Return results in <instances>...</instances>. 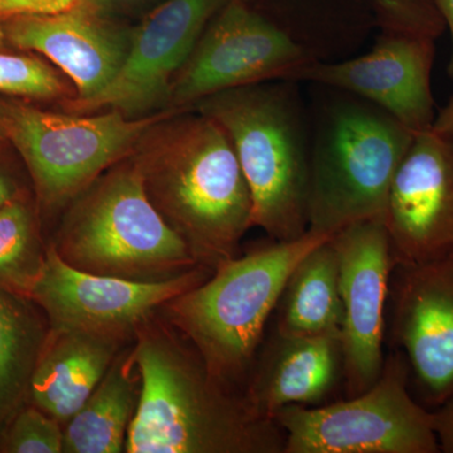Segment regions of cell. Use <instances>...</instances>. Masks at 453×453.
<instances>
[{"mask_svg": "<svg viewBox=\"0 0 453 453\" xmlns=\"http://www.w3.org/2000/svg\"><path fill=\"white\" fill-rule=\"evenodd\" d=\"M49 242H44L38 210L27 196L0 208V288L31 296L46 264Z\"/></svg>", "mask_w": 453, "mask_h": 453, "instance_id": "cell-22", "label": "cell"}, {"mask_svg": "<svg viewBox=\"0 0 453 453\" xmlns=\"http://www.w3.org/2000/svg\"><path fill=\"white\" fill-rule=\"evenodd\" d=\"M211 273L210 268L201 266L155 282L94 275L65 264L49 242L46 264L29 297L47 316L50 327L133 342L139 327L164 303L199 285Z\"/></svg>", "mask_w": 453, "mask_h": 453, "instance_id": "cell-12", "label": "cell"}, {"mask_svg": "<svg viewBox=\"0 0 453 453\" xmlns=\"http://www.w3.org/2000/svg\"><path fill=\"white\" fill-rule=\"evenodd\" d=\"M333 235L308 231L297 240L262 243L220 264L159 312L195 345L219 380L243 392L288 276Z\"/></svg>", "mask_w": 453, "mask_h": 453, "instance_id": "cell-3", "label": "cell"}, {"mask_svg": "<svg viewBox=\"0 0 453 453\" xmlns=\"http://www.w3.org/2000/svg\"><path fill=\"white\" fill-rule=\"evenodd\" d=\"M133 342L50 327L33 372L28 404L65 427L105 377L118 354Z\"/></svg>", "mask_w": 453, "mask_h": 453, "instance_id": "cell-18", "label": "cell"}, {"mask_svg": "<svg viewBox=\"0 0 453 453\" xmlns=\"http://www.w3.org/2000/svg\"><path fill=\"white\" fill-rule=\"evenodd\" d=\"M387 330L407 362L414 396L436 410L453 395V255L395 264Z\"/></svg>", "mask_w": 453, "mask_h": 453, "instance_id": "cell-10", "label": "cell"}, {"mask_svg": "<svg viewBox=\"0 0 453 453\" xmlns=\"http://www.w3.org/2000/svg\"><path fill=\"white\" fill-rule=\"evenodd\" d=\"M414 135L363 98L330 106L310 153L309 231L335 234L384 219L390 184Z\"/></svg>", "mask_w": 453, "mask_h": 453, "instance_id": "cell-6", "label": "cell"}, {"mask_svg": "<svg viewBox=\"0 0 453 453\" xmlns=\"http://www.w3.org/2000/svg\"><path fill=\"white\" fill-rule=\"evenodd\" d=\"M436 40L383 32L371 52L348 61L303 67L294 81L321 83L363 98L388 112L414 134L432 129L436 112L431 73Z\"/></svg>", "mask_w": 453, "mask_h": 453, "instance_id": "cell-15", "label": "cell"}, {"mask_svg": "<svg viewBox=\"0 0 453 453\" xmlns=\"http://www.w3.org/2000/svg\"><path fill=\"white\" fill-rule=\"evenodd\" d=\"M134 342L113 360L82 407L64 427L62 453H122L142 398Z\"/></svg>", "mask_w": 453, "mask_h": 453, "instance_id": "cell-19", "label": "cell"}, {"mask_svg": "<svg viewBox=\"0 0 453 453\" xmlns=\"http://www.w3.org/2000/svg\"><path fill=\"white\" fill-rule=\"evenodd\" d=\"M0 92L50 100L61 97L65 85L56 71L41 59L0 52Z\"/></svg>", "mask_w": 453, "mask_h": 453, "instance_id": "cell-24", "label": "cell"}, {"mask_svg": "<svg viewBox=\"0 0 453 453\" xmlns=\"http://www.w3.org/2000/svg\"><path fill=\"white\" fill-rule=\"evenodd\" d=\"M273 421L283 453L441 452L434 411L414 396L407 362L395 349L371 388L335 403L282 408Z\"/></svg>", "mask_w": 453, "mask_h": 453, "instance_id": "cell-8", "label": "cell"}, {"mask_svg": "<svg viewBox=\"0 0 453 453\" xmlns=\"http://www.w3.org/2000/svg\"><path fill=\"white\" fill-rule=\"evenodd\" d=\"M432 130L453 136V95L447 105L436 113Z\"/></svg>", "mask_w": 453, "mask_h": 453, "instance_id": "cell-30", "label": "cell"}, {"mask_svg": "<svg viewBox=\"0 0 453 453\" xmlns=\"http://www.w3.org/2000/svg\"><path fill=\"white\" fill-rule=\"evenodd\" d=\"M0 2H2V0H0ZM4 42H5V37H4V29H3L2 9H0V50H2L3 47H4Z\"/></svg>", "mask_w": 453, "mask_h": 453, "instance_id": "cell-32", "label": "cell"}, {"mask_svg": "<svg viewBox=\"0 0 453 453\" xmlns=\"http://www.w3.org/2000/svg\"><path fill=\"white\" fill-rule=\"evenodd\" d=\"M434 2L443 20H445V25L451 31L452 55L451 59H449V68H447V73H449V79L453 81V0H434Z\"/></svg>", "mask_w": 453, "mask_h": 453, "instance_id": "cell-31", "label": "cell"}, {"mask_svg": "<svg viewBox=\"0 0 453 453\" xmlns=\"http://www.w3.org/2000/svg\"><path fill=\"white\" fill-rule=\"evenodd\" d=\"M383 32L437 40L446 25L434 0H369Z\"/></svg>", "mask_w": 453, "mask_h": 453, "instance_id": "cell-25", "label": "cell"}, {"mask_svg": "<svg viewBox=\"0 0 453 453\" xmlns=\"http://www.w3.org/2000/svg\"><path fill=\"white\" fill-rule=\"evenodd\" d=\"M384 223L395 264L453 255V136L414 135L390 184Z\"/></svg>", "mask_w": 453, "mask_h": 453, "instance_id": "cell-14", "label": "cell"}, {"mask_svg": "<svg viewBox=\"0 0 453 453\" xmlns=\"http://www.w3.org/2000/svg\"><path fill=\"white\" fill-rule=\"evenodd\" d=\"M342 381L340 333L286 336L273 332L262 342L243 395L253 412L273 421L282 408L320 405Z\"/></svg>", "mask_w": 453, "mask_h": 453, "instance_id": "cell-17", "label": "cell"}, {"mask_svg": "<svg viewBox=\"0 0 453 453\" xmlns=\"http://www.w3.org/2000/svg\"><path fill=\"white\" fill-rule=\"evenodd\" d=\"M332 238L311 250L292 270L276 306V333L286 336L340 333L339 258Z\"/></svg>", "mask_w": 453, "mask_h": 453, "instance_id": "cell-20", "label": "cell"}, {"mask_svg": "<svg viewBox=\"0 0 453 453\" xmlns=\"http://www.w3.org/2000/svg\"><path fill=\"white\" fill-rule=\"evenodd\" d=\"M49 332L47 316L31 297L0 288V436L28 404L33 372Z\"/></svg>", "mask_w": 453, "mask_h": 453, "instance_id": "cell-21", "label": "cell"}, {"mask_svg": "<svg viewBox=\"0 0 453 453\" xmlns=\"http://www.w3.org/2000/svg\"><path fill=\"white\" fill-rule=\"evenodd\" d=\"M50 244L77 270L131 281H165L201 267L149 199L131 157L65 207Z\"/></svg>", "mask_w": 453, "mask_h": 453, "instance_id": "cell-4", "label": "cell"}, {"mask_svg": "<svg viewBox=\"0 0 453 453\" xmlns=\"http://www.w3.org/2000/svg\"><path fill=\"white\" fill-rule=\"evenodd\" d=\"M62 449L61 423L32 404L22 408L0 436V453H62Z\"/></svg>", "mask_w": 453, "mask_h": 453, "instance_id": "cell-23", "label": "cell"}, {"mask_svg": "<svg viewBox=\"0 0 453 453\" xmlns=\"http://www.w3.org/2000/svg\"><path fill=\"white\" fill-rule=\"evenodd\" d=\"M332 240L339 258L342 386L353 396L371 388L383 371L395 259L384 219L353 223Z\"/></svg>", "mask_w": 453, "mask_h": 453, "instance_id": "cell-11", "label": "cell"}, {"mask_svg": "<svg viewBox=\"0 0 453 453\" xmlns=\"http://www.w3.org/2000/svg\"><path fill=\"white\" fill-rule=\"evenodd\" d=\"M220 92L198 110L219 122L234 146L252 199V226L271 240L309 231L310 153L299 107L286 81Z\"/></svg>", "mask_w": 453, "mask_h": 453, "instance_id": "cell-5", "label": "cell"}, {"mask_svg": "<svg viewBox=\"0 0 453 453\" xmlns=\"http://www.w3.org/2000/svg\"><path fill=\"white\" fill-rule=\"evenodd\" d=\"M150 202L203 267L235 257L252 228L249 186L225 130L198 110L155 124L130 155Z\"/></svg>", "mask_w": 453, "mask_h": 453, "instance_id": "cell-2", "label": "cell"}, {"mask_svg": "<svg viewBox=\"0 0 453 453\" xmlns=\"http://www.w3.org/2000/svg\"><path fill=\"white\" fill-rule=\"evenodd\" d=\"M3 139H5L4 131H3L2 125H0V142H2Z\"/></svg>", "mask_w": 453, "mask_h": 453, "instance_id": "cell-33", "label": "cell"}, {"mask_svg": "<svg viewBox=\"0 0 453 453\" xmlns=\"http://www.w3.org/2000/svg\"><path fill=\"white\" fill-rule=\"evenodd\" d=\"M5 41L19 50L46 56L74 83V103L104 91L121 70L133 29L115 25L76 5L50 16H14L3 19Z\"/></svg>", "mask_w": 453, "mask_h": 453, "instance_id": "cell-16", "label": "cell"}, {"mask_svg": "<svg viewBox=\"0 0 453 453\" xmlns=\"http://www.w3.org/2000/svg\"><path fill=\"white\" fill-rule=\"evenodd\" d=\"M20 196H25V195L16 179L12 177L9 173L0 169V208Z\"/></svg>", "mask_w": 453, "mask_h": 453, "instance_id": "cell-29", "label": "cell"}, {"mask_svg": "<svg viewBox=\"0 0 453 453\" xmlns=\"http://www.w3.org/2000/svg\"><path fill=\"white\" fill-rule=\"evenodd\" d=\"M434 413L441 452L453 453V395Z\"/></svg>", "mask_w": 453, "mask_h": 453, "instance_id": "cell-27", "label": "cell"}, {"mask_svg": "<svg viewBox=\"0 0 453 453\" xmlns=\"http://www.w3.org/2000/svg\"><path fill=\"white\" fill-rule=\"evenodd\" d=\"M179 111L183 110L130 118L116 110L58 113L0 101V125L25 160L38 211L53 217L104 172L129 157L146 131Z\"/></svg>", "mask_w": 453, "mask_h": 453, "instance_id": "cell-7", "label": "cell"}, {"mask_svg": "<svg viewBox=\"0 0 453 453\" xmlns=\"http://www.w3.org/2000/svg\"><path fill=\"white\" fill-rule=\"evenodd\" d=\"M142 398L127 453H283V432L208 369L160 312L136 332Z\"/></svg>", "mask_w": 453, "mask_h": 453, "instance_id": "cell-1", "label": "cell"}, {"mask_svg": "<svg viewBox=\"0 0 453 453\" xmlns=\"http://www.w3.org/2000/svg\"><path fill=\"white\" fill-rule=\"evenodd\" d=\"M146 0H80L79 7L98 17L112 19L115 14L136 7Z\"/></svg>", "mask_w": 453, "mask_h": 453, "instance_id": "cell-28", "label": "cell"}, {"mask_svg": "<svg viewBox=\"0 0 453 453\" xmlns=\"http://www.w3.org/2000/svg\"><path fill=\"white\" fill-rule=\"evenodd\" d=\"M229 0H166L133 29L127 59L96 96L67 101L70 112L116 110L130 118L169 109L170 88L179 70L213 17Z\"/></svg>", "mask_w": 453, "mask_h": 453, "instance_id": "cell-13", "label": "cell"}, {"mask_svg": "<svg viewBox=\"0 0 453 453\" xmlns=\"http://www.w3.org/2000/svg\"><path fill=\"white\" fill-rule=\"evenodd\" d=\"M80 0H2L3 19L14 16H50L64 13L79 4Z\"/></svg>", "mask_w": 453, "mask_h": 453, "instance_id": "cell-26", "label": "cell"}, {"mask_svg": "<svg viewBox=\"0 0 453 453\" xmlns=\"http://www.w3.org/2000/svg\"><path fill=\"white\" fill-rule=\"evenodd\" d=\"M314 61L305 46L243 0H229L173 80L169 109L192 110L229 89L294 81Z\"/></svg>", "mask_w": 453, "mask_h": 453, "instance_id": "cell-9", "label": "cell"}]
</instances>
